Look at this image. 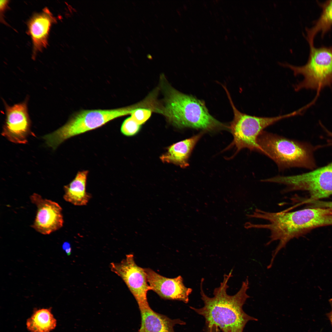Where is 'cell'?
<instances>
[{"label":"cell","mask_w":332,"mask_h":332,"mask_svg":"<svg viewBox=\"0 0 332 332\" xmlns=\"http://www.w3.org/2000/svg\"><path fill=\"white\" fill-rule=\"evenodd\" d=\"M151 290L165 300H178L188 303L192 290L187 287L182 277L179 275L170 278L164 277L150 268H144Z\"/></svg>","instance_id":"8fae6325"},{"label":"cell","mask_w":332,"mask_h":332,"mask_svg":"<svg viewBox=\"0 0 332 332\" xmlns=\"http://www.w3.org/2000/svg\"><path fill=\"white\" fill-rule=\"evenodd\" d=\"M141 324L138 332H175L176 324L184 325L180 319H172L166 315L156 313L149 306L139 308Z\"/></svg>","instance_id":"4fadbf2b"},{"label":"cell","mask_w":332,"mask_h":332,"mask_svg":"<svg viewBox=\"0 0 332 332\" xmlns=\"http://www.w3.org/2000/svg\"><path fill=\"white\" fill-rule=\"evenodd\" d=\"M147 57L149 59H150L152 58V57L149 54H147Z\"/></svg>","instance_id":"d4e9b609"},{"label":"cell","mask_w":332,"mask_h":332,"mask_svg":"<svg viewBox=\"0 0 332 332\" xmlns=\"http://www.w3.org/2000/svg\"><path fill=\"white\" fill-rule=\"evenodd\" d=\"M56 20L45 8L42 12L34 15L28 22V32L32 40L34 58L37 53L47 47L51 27Z\"/></svg>","instance_id":"7c38bea8"},{"label":"cell","mask_w":332,"mask_h":332,"mask_svg":"<svg viewBox=\"0 0 332 332\" xmlns=\"http://www.w3.org/2000/svg\"><path fill=\"white\" fill-rule=\"evenodd\" d=\"M318 205L320 208H328L332 210V201L319 200L318 203Z\"/></svg>","instance_id":"ffe728a7"},{"label":"cell","mask_w":332,"mask_h":332,"mask_svg":"<svg viewBox=\"0 0 332 332\" xmlns=\"http://www.w3.org/2000/svg\"><path fill=\"white\" fill-rule=\"evenodd\" d=\"M318 3L322 8L320 17L314 22L312 27L306 29V38L310 46L314 45V40L318 33L321 32L323 37L332 27V0Z\"/></svg>","instance_id":"2e32d148"},{"label":"cell","mask_w":332,"mask_h":332,"mask_svg":"<svg viewBox=\"0 0 332 332\" xmlns=\"http://www.w3.org/2000/svg\"><path fill=\"white\" fill-rule=\"evenodd\" d=\"M203 132L176 143L170 146L167 151L160 157L163 163H172L182 168L189 165L188 160L197 142Z\"/></svg>","instance_id":"5bb4252c"},{"label":"cell","mask_w":332,"mask_h":332,"mask_svg":"<svg viewBox=\"0 0 332 332\" xmlns=\"http://www.w3.org/2000/svg\"><path fill=\"white\" fill-rule=\"evenodd\" d=\"M62 248L65 251L67 255H70L71 253V248L69 243L65 242L62 245Z\"/></svg>","instance_id":"44dd1931"},{"label":"cell","mask_w":332,"mask_h":332,"mask_svg":"<svg viewBox=\"0 0 332 332\" xmlns=\"http://www.w3.org/2000/svg\"><path fill=\"white\" fill-rule=\"evenodd\" d=\"M224 89L234 115L233 120L228 126L233 136V140L227 148L235 147V154L245 148L261 153V150L258 144L257 139L264 130L281 120L299 114L297 110L283 115L267 117L252 116L242 113L235 106L226 87Z\"/></svg>","instance_id":"8992f818"},{"label":"cell","mask_w":332,"mask_h":332,"mask_svg":"<svg viewBox=\"0 0 332 332\" xmlns=\"http://www.w3.org/2000/svg\"><path fill=\"white\" fill-rule=\"evenodd\" d=\"M164 86L165 105L157 111L175 126L208 131L228 128L210 114L204 101L168 85Z\"/></svg>","instance_id":"7a4b0ae2"},{"label":"cell","mask_w":332,"mask_h":332,"mask_svg":"<svg viewBox=\"0 0 332 332\" xmlns=\"http://www.w3.org/2000/svg\"><path fill=\"white\" fill-rule=\"evenodd\" d=\"M310 47L309 57L304 65L280 64L291 69L294 76L302 75L303 76V81L294 86L295 91L305 89L317 91L315 98L309 104L310 106L315 102L323 89L332 86V47Z\"/></svg>","instance_id":"5b68a950"},{"label":"cell","mask_w":332,"mask_h":332,"mask_svg":"<svg viewBox=\"0 0 332 332\" xmlns=\"http://www.w3.org/2000/svg\"><path fill=\"white\" fill-rule=\"evenodd\" d=\"M329 302L331 306V309L329 312L326 314V316L329 319L332 327V299H330Z\"/></svg>","instance_id":"603a6c76"},{"label":"cell","mask_w":332,"mask_h":332,"mask_svg":"<svg viewBox=\"0 0 332 332\" xmlns=\"http://www.w3.org/2000/svg\"><path fill=\"white\" fill-rule=\"evenodd\" d=\"M269 181L285 185V192L307 191L310 197L304 200V203L319 200L332 195V162L324 167L302 174L271 177Z\"/></svg>","instance_id":"52a82bcc"},{"label":"cell","mask_w":332,"mask_h":332,"mask_svg":"<svg viewBox=\"0 0 332 332\" xmlns=\"http://www.w3.org/2000/svg\"><path fill=\"white\" fill-rule=\"evenodd\" d=\"M88 171H79L74 178L64 186V200L76 206L86 205L91 197L86 191V183Z\"/></svg>","instance_id":"9a60e30c"},{"label":"cell","mask_w":332,"mask_h":332,"mask_svg":"<svg viewBox=\"0 0 332 332\" xmlns=\"http://www.w3.org/2000/svg\"><path fill=\"white\" fill-rule=\"evenodd\" d=\"M32 203L37 207L36 215L32 227L36 231L44 235H49L61 228L64 219L62 208L57 203L44 199L34 193L30 197Z\"/></svg>","instance_id":"30bf717a"},{"label":"cell","mask_w":332,"mask_h":332,"mask_svg":"<svg viewBox=\"0 0 332 332\" xmlns=\"http://www.w3.org/2000/svg\"><path fill=\"white\" fill-rule=\"evenodd\" d=\"M133 107L110 109L85 110L73 115L64 125L44 136L47 145L55 149L61 144L73 136L99 127L118 117L130 114Z\"/></svg>","instance_id":"277c9868"},{"label":"cell","mask_w":332,"mask_h":332,"mask_svg":"<svg viewBox=\"0 0 332 332\" xmlns=\"http://www.w3.org/2000/svg\"><path fill=\"white\" fill-rule=\"evenodd\" d=\"M111 270L124 281L135 298L139 308L149 305L148 291L151 290L144 269L138 266L132 254L126 255L120 263H110Z\"/></svg>","instance_id":"ba28073f"},{"label":"cell","mask_w":332,"mask_h":332,"mask_svg":"<svg viewBox=\"0 0 332 332\" xmlns=\"http://www.w3.org/2000/svg\"><path fill=\"white\" fill-rule=\"evenodd\" d=\"M325 131L327 133L328 135L330 136L331 138L328 140H327V145L328 146H332V132L329 131L328 130L326 129Z\"/></svg>","instance_id":"cb8c5ba5"},{"label":"cell","mask_w":332,"mask_h":332,"mask_svg":"<svg viewBox=\"0 0 332 332\" xmlns=\"http://www.w3.org/2000/svg\"><path fill=\"white\" fill-rule=\"evenodd\" d=\"M206 332H220L219 328L214 325L211 326H207Z\"/></svg>","instance_id":"7402d4cb"},{"label":"cell","mask_w":332,"mask_h":332,"mask_svg":"<svg viewBox=\"0 0 332 332\" xmlns=\"http://www.w3.org/2000/svg\"><path fill=\"white\" fill-rule=\"evenodd\" d=\"M232 275V271L228 274L224 275L220 286L214 289L212 297H209L204 293L203 288L204 279L202 278L200 293L204 306L200 308H190L204 317L206 326H215L223 332H243L248 322L258 320L247 314L243 309L247 299L250 297L247 293L249 288L248 277L243 282L236 294H227V283Z\"/></svg>","instance_id":"6da1fadb"},{"label":"cell","mask_w":332,"mask_h":332,"mask_svg":"<svg viewBox=\"0 0 332 332\" xmlns=\"http://www.w3.org/2000/svg\"><path fill=\"white\" fill-rule=\"evenodd\" d=\"M140 125L137 124L131 117L125 119L121 127V132L127 136H132L136 134L139 130Z\"/></svg>","instance_id":"ac0fdd59"},{"label":"cell","mask_w":332,"mask_h":332,"mask_svg":"<svg viewBox=\"0 0 332 332\" xmlns=\"http://www.w3.org/2000/svg\"><path fill=\"white\" fill-rule=\"evenodd\" d=\"M27 329L30 332H50L57 325V321L51 308L35 310L27 321Z\"/></svg>","instance_id":"e0dca14e"},{"label":"cell","mask_w":332,"mask_h":332,"mask_svg":"<svg viewBox=\"0 0 332 332\" xmlns=\"http://www.w3.org/2000/svg\"><path fill=\"white\" fill-rule=\"evenodd\" d=\"M257 143L261 153L273 160L280 170L293 167L312 169L316 167L314 148L307 143L264 131L259 136Z\"/></svg>","instance_id":"3957f363"},{"label":"cell","mask_w":332,"mask_h":332,"mask_svg":"<svg viewBox=\"0 0 332 332\" xmlns=\"http://www.w3.org/2000/svg\"><path fill=\"white\" fill-rule=\"evenodd\" d=\"M151 113V110L148 109L135 108L132 111L131 117L137 124L141 125L149 118Z\"/></svg>","instance_id":"d6986e66"},{"label":"cell","mask_w":332,"mask_h":332,"mask_svg":"<svg viewBox=\"0 0 332 332\" xmlns=\"http://www.w3.org/2000/svg\"><path fill=\"white\" fill-rule=\"evenodd\" d=\"M28 100L26 98L23 102L12 106L4 101L6 117L1 134L12 142L25 144L29 135H34L31 130Z\"/></svg>","instance_id":"9c48e42d"}]
</instances>
